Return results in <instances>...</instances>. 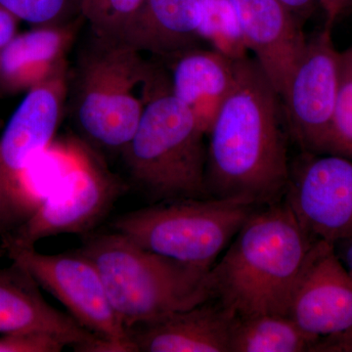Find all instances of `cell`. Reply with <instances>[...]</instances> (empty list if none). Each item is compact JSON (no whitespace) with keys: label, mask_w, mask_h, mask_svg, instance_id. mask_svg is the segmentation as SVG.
<instances>
[{"label":"cell","mask_w":352,"mask_h":352,"mask_svg":"<svg viewBox=\"0 0 352 352\" xmlns=\"http://www.w3.org/2000/svg\"><path fill=\"white\" fill-rule=\"evenodd\" d=\"M41 287L19 264L0 270V336L45 333L76 351H107L98 337L50 305Z\"/></svg>","instance_id":"obj_13"},{"label":"cell","mask_w":352,"mask_h":352,"mask_svg":"<svg viewBox=\"0 0 352 352\" xmlns=\"http://www.w3.org/2000/svg\"><path fill=\"white\" fill-rule=\"evenodd\" d=\"M143 2L144 0H80V12L92 34L122 39Z\"/></svg>","instance_id":"obj_21"},{"label":"cell","mask_w":352,"mask_h":352,"mask_svg":"<svg viewBox=\"0 0 352 352\" xmlns=\"http://www.w3.org/2000/svg\"><path fill=\"white\" fill-rule=\"evenodd\" d=\"M129 185L109 168L96 148L73 138L71 164L55 188L1 245L34 247L62 234H85L101 223Z\"/></svg>","instance_id":"obj_7"},{"label":"cell","mask_w":352,"mask_h":352,"mask_svg":"<svg viewBox=\"0 0 352 352\" xmlns=\"http://www.w3.org/2000/svg\"><path fill=\"white\" fill-rule=\"evenodd\" d=\"M157 72L126 41L90 32L69 73L66 109L80 138L96 149L122 153L138 129Z\"/></svg>","instance_id":"obj_3"},{"label":"cell","mask_w":352,"mask_h":352,"mask_svg":"<svg viewBox=\"0 0 352 352\" xmlns=\"http://www.w3.org/2000/svg\"><path fill=\"white\" fill-rule=\"evenodd\" d=\"M66 344L45 333H9L0 336V352H60Z\"/></svg>","instance_id":"obj_24"},{"label":"cell","mask_w":352,"mask_h":352,"mask_svg":"<svg viewBox=\"0 0 352 352\" xmlns=\"http://www.w3.org/2000/svg\"><path fill=\"white\" fill-rule=\"evenodd\" d=\"M170 88L207 135L230 92L235 61L214 50L194 47L173 57Z\"/></svg>","instance_id":"obj_17"},{"label":"cell","mask_w":352,"mask_h":352,"mask_svg":"<svg viewBox=\"0 0 352 352\" xmlns=\"http://www.w3.org/2000/svg\"><path fill=\"white\" fill-rule=\"evenodd\" d=\"M78 251L96 266L127 330L214 298L210 270L160 256L116 231L91 236Z\"/></svg>","instance_id":"obj_5"},{"label":"cell","mask_w":352,"mask_h":352,"mask_svg":"<svg viewBox=\"0 0 352 352\" xmlns=\"http://www.w3.org/2000/svg\"><path fill=\"white\" fill-rule=\"evenodd\" d=\"M284 200L315 239L337 244L352 236V160L303 154Z\"/></svg>","instance_id":"obj_12"},{"label":"cell","mask_w":352,"mask_h":352,"mask_svg":"<svg viewBox=\"0 0 352 352\" xmlns=\"http://www.w3.org/2000/svg\"><path fill=\"white\" fill-rule=\"evenodd\" d=\"M316 240L284 199L263 206L210 270L214 300L236 317L289 316L294 292Z\"/></svg>","instance_id":"obj_2"},{"label":"cell","mask_w":352,"mask_h":352,"mask_svg":"<svg viewBox=\"0 0 352 352\" xmlns=\"http://www.w3.org/2000/svg\"><path fill=\"white\" fill-rule=\"evenodd\" d=\"M337 244H340V249L337 252L338 256L344 264V267L351 273L352 276V236L347 239L340 241ZM336 245V244H335Z\"/></svg>","instance_id":"obj_28"},{"label":"cell","mask_w":352,"mask_h":352,"mask_svg":"<svg viewBox=\"0 0 352 352\" xmlns=\"http://www.w3.org/2000/svg\"><path fill=\"white\" fill-rule=\"evenodd\" d=\"M283 104L256 59L235 61L230 92L207 134L208 195L259 206L283 200L289 168Z\"/></svg>","instance_id":"obj_1"},{"label":"cell","mask_w":352,"mask_h":352,"mask_svg":"<svg viewBox=\"0 0 352 352\" xmlns=\"http://www.w3.org/2000/svg\"><path fill=\"white\" fill-rule=\"evenodd\" d=\"M12 263L19 264L72 318L106 344L109 352H134L129 330L109 300L94 263L80 251L41 254L34 247L1 245Z\"/></svg>","instance_id":"obj_8"},{"label":"cell","mask_w":352,"mask_h":352,"mask_svg":"<svg viewBox=\"0 0 352 352\" xmlns=\"http://www.w3.org/2000/svg\"><path fill=\"white\" fill-rule=\"evenodd\" d=\"M342 54L339 97L333 115L327 154L352 160V62Z\"/></svg>","instance_id":"obj_23"},{"label":"cell","mask_w":352,"mask_h":352,"mask_svg":"<svg viewBox=\"0 0 352 352\" xmlns=\"http://www.w3.org/2000/svg\"><path fill=\"white\" fill-rule=\"evenodd\" d=\"M340 75L342 54L325 27L307 41L281 96L289 135L303 154H327Z\"/></svg>","instance_id":"obj_10"},{"label":"cell","mask_w":352,"mask_h":352,"mask_svg":"<svg viewBox=\"0 0 352 352\" xmlns=\"http://www.w3.org/2000/svg\"><path fill=\"white\" fill-rule=\"evenodd\" d=\"M82 16L62 24L34 25L17 32L0 54V91L28 92L68 63Z\"/></svg>","instance_id":"obj_16"},{"label":"cell","mask_w":352,"mask_h":352,"mask_svg":"<svg viewBox=\"0 0 352 352\" xmlns=\"http://www.w3.org/2000/svg\"><path fill=\"white\" fill-rule=\"evenodd\" d=\"M248 50L284 94L307 39L298 19L279 0H231Z\"/></svg>","instance_id":"obj_14"},{"label":"cell","mask_w":352,"mask_h":352,"mask_svg":"<svg viewBox=\"0 0 352 352\" xmlns=\"http://www.w3.org/2000/svg\"><path fill=\"white\" fill-rule=\"evenodd\" d=\"M0 6L32 27L62 24L82 16L80 0H0Z\"/></svg>","instance_id":"obj_22"},{"label":"cell","mask_w":352,"mask_h":352,"mask_svg":"<svg viewBox=\"0 0 352 352\" xmlns=\"http://www.w3.org/2000/svg\"><path fill=\"white\" fill-rule=\"evenodd\" d=\"M342 53L344 57L347 58V59H349V61L352 62V47L349 48V50H347L346 51H344V52Z\"/></svg>","instance_id":"obj_29"},{"label":"cell","mask_w":352,"mask_h":352,"mask_svg":"<svg viewBox=\"0 0 352 352\" xmlns=\"http://www.w3.org/2000/svg\"><path fill=\"white\" fill-rule=\"evenodd\" d=\"M69 63L27 92L0 136V235L20 220L21 179L55 140L66 112Z\"/></svg>","instance_id":"obj_9"},{"label":"cell","mask_w":352,"mask_h":352,"mask_svg":"<svg viewBox=\"0 0 352 352\" xmlns=\"http://www.w3.org/2000/svg\"><path fill=\"white\" fill-rule=\"evenodd\" d=\"M3 254H6V251H4L3 248H2V245H0V256H3Z\"/></svg>","instance_id":"obj_30"},{"label":"cell","mask_w":352,"mask_h":352,"mask_svg":"<svg viewBox=\"0 0 352 352\" xmlns=\"http://www.w3.org/2000/svg\"><path fill=\"white\" fill-rule=\"evenodd\" d=\"M300 21L307 19L314 10L316 0H279Z\"/></svg>","instance_id":"obj_27"},{"label":"cell","mask_w":352,"mask_h":352,"mask_svg":"<svg viewBox=\"0 0 352 352\" xmlns=\"http://www.w3.org/2000/svg\"><path fill=\"white\" fill-rule=\"evenodd\" d=\"M200 36L212 50L232 60L248 57V47L231 0H198Z\"/></svg>","instance_id":"obj_20"},{"label":"cell","mask_w":352,"mask_h":352,"mask_svg":"<svg viewBox=\"0 0 352 352\" xmlns=\"http://www.w3.org/2000/svg\"><path fill=\"white\" fill-rule=\"evenodd\" d=\"M261 207L244 199H175L122 214L112 227L148 251L212 270Z\"/></svg>","instance_id":"obj_6"},{"label":"cell","mask_w":352,"mask_h":352,"mask_svg":"<svg viewBox=\"0 0 352 352\" xmlns=\"http://www.w3.org/2000/svg\"><path fill=\"white\" fill-rule=\"evenodd\" d=\"M236 316L217 300L129 329L134 352H230Z\"/></svg>","instance_id":"obj_15"},{"label":"cell","mask_w":352,"mask_h":352,"mask_svg":"<svg viewBox=\"0 0 352 352\" xmlns=\"http://www.w3.org/2000/svg\"><path fill=\"white\" fill-rule=\"evenodd\" d=\"M305 351H326L325 344L289 316L256 315L233 322L230 352Z\"/></svg>","instance_id":"obj_19"},{"label":"cell","mask_w":352,"mask_h":352,"mask_svg":"<svg viewBox=\"0 0 352 352\" xmlns=\"http://www.w3.org/2000/svg\"><path fill=\"white\" fill-rule=\"evenodd\" d=\"M205 138L193 113L171 91L170 78L157 71L138 129L122 151L132 182L155 203L210 198Z\"/></svg>","instance_id":"obj_4"},{"label":"cell","mask_w":352,"mask_h":352,"mask_svg":"<svg viewBox=\"0 0 352 352\" xmlns=\"http://www.w3.org/2000/svg\"><path fill=\"white\" fill-rule=\"evenodd\" d=\"M289 316L326 351H352V276L335 245L317 239L289 305Z\"/></svg>","instance_id":"obj_11"},{"label":"cell","mask_w":352,"mask_h":352,"mask_svg":"<svg viewBox=\"0 0 352 352\" xmlns=\"http://www.w3.org/2000/svg\"><path fill=\"white\" fill-rule=\"evenodd\" d=\"M198 0H144L122 41L141 53L173 58L198 47Z\"/></svg>","instance_id":"obj_18"},{"label":"cell","mask_w":352,"mask_h":352,"mask_svg":"<svg viewBox=\"0 0 352 352\" xmlns=\"http://www.w3.org/2000/svg\"><path fill=\"white\" fill-rule=\"evenodd\" d=\"M323 8L326 15L325 27L333 29L338 18L342 15L347 8L352 6V0H316Z\"/></svg>","instance_id":"obj_26"},{"label":"cell","mask_w":352,"mask_h":352,"mask_svg":"<svg viewBox=\"0 0 352 352\" xmlns=\"http://www.w3.org/2000/svg\"><path fill=\"white\" fill-rule=\"evenodd\" d=\"M19 19L0 6V54L18 32Z\"/></svg>","instance_id":"obj_25"}]
</instances>
